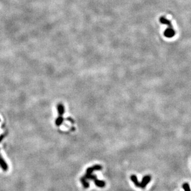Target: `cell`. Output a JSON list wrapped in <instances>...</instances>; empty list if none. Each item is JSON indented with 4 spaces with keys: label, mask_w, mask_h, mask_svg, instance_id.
<instances>
[{
    "label": "cell",
    "mask_w": 191,
    "mask_h": 191,
    "mask_svg": "<svg viewBox=\"0 0 191 191\" xmlns=\"http://www.w3.org/2000/svg\"><path fill=\"white\" fill-rule=\"evenodd\" d=\"M0 165H1V166L2 167V168L4 169V171L7 170V165H6V163L4 161L3 159H2V158H0Z\"/></svg>",
    "instance_id": "8992f818"
},
{
    "label": "cell",
    "mask_w": 191,
    "mask_h": 191,
    "mask_svg": "<svg viewBox=\"0 0 191 191\" xmlns=\"http://www.w3.org/2000/svg\"><path fill=\"white\" fill-rule=\"evenodd\" d=\"M131 178V180L132 181V183L134 184V185L136 186V187H137V188H140V183L138 182V178L136 176V175L132 174V175L131 176V178Z\"/></svg>",
    "instance_id": "3957f363"
},
{
    "label": "cell",
    "mask_w": 191,
    "mask_h": 191,
    "mask_svg": "<svg viewBox=\"0 0 191 191\" xmlns=\"http://www.w3.org/2000/svg\"><path fill=\"white\" fill-rule=\"evenodd\" d=\"M81 183H82V185H83V188H89V186H89V183H88V182H87V181L86 180V179H83V178H82L81 179Z\"/></svg>",
    "instance_id": "5b68a950"
},
{
    "label": "cell",
    "mask_w": 191,
    "mask_h": 191,
    "mask_svg": "<svg viewBox=\"0 0 191 191\" xmlns=\"http://www.w3.org/2000/svg\"><path fill=\"white\" fill-rule=\"evenodd\" d=\"M183 188L184 191H191L190 186H189V183H184V184H183Z\"/></svg>",
    "instance_id": "52a82bcc"
},
{
    "label": "cell",
    "mask_w": 191,
    "mask_h": 191,
    "mask_svg": "<svg viewBox=\"0 0 191 191\" xmlns=\"http://www.w3.org/2000/svg\"><path fill=\"white\" fill-rule=\"evenodd\" d=\"M95 184L97 186V187L98 188H104L106 186V183L104 181H102V180H99V179H97L96 180L94 181Z\"/></svg>",
    "instance_id": "277c9868"
},
{
    "label": "cell",
    "mask_w": 191,
    "mask_h": 191,
    "mask_svg": "<svg viewBox=\"0 0 191 191\" xmlns=\"http://www.w3.org/2000/svg\"><path fill=\"white\" fill-rule=\"evenodd\" d=\"M160 21L162 24H166L168 26V28L164 32V36L168 38H171V37H174V36L175 35V31L173 29V25H172L171 21L166 19L164 17H161L160 19Z\"/></svg>",
    "instance_id": "6da1fadb"
},
{
    "label": "cell",
    "mask_w": 191,
    "mask_h": 191,
    "mask_svg": "<svg viewBox=\"0 0 191 191\" xmlns=\"http://www.w3.org/2000/svg\"><path fill=\"white\" fill-rule=\"evenodd\" d=\"M151 176L150 175H146L142 178V182L140 183V188L142 189H145L147 184L150 182Z\"/></svg>",
    "instance_id": "7a4b0ae2"
}]
</instances>
